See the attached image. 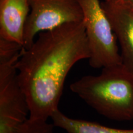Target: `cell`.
<instances>
[{"instance_id":"obj_4","label":"cell","mask_w":133,"mask_h":133,"mask_svg":"<svg viewBox=\"0 0 133 133\" xmlns=\"http://www.w3.org/2000/svg\"><path fill=\"white\" fill-rule=\"evenodd\" d=\"M89 48V63L95 69L122 64L118 41L99 0H79Z\"/></svg>"},{"instance_id":"obj_5","label":"cell","mask_w":133,"mask_h":133,"mask_svg":"<svg viewBox=\"0 0 133 133\" xmlns=\"http://www.w3.org/2000/svg\"><path fill=\"white\" fill-rule=\"evenodd\" d=\"M30 12L24 34V49L32 45L37 34L84 20L79 0H29Z\"/></svg>"},{"instance_id":"obj_9","label":"cell","mask_w":133,"mask_h":133,"mask_svg":"<svg viewBox=\"0 0 133 133\" xmlns=\"http://www.w3.org/2000/svg\"><path fill=\"white\" fill-rule=\"evenodd\" d=\"M54 124L48 121L29 119L25 123L21 133H54Z\"/></svg>"},{"instance_id":"obj_3","label":"cell","mask_w":133,"mask_h":133,"mask_svg":"<svg viewBox=\"0 0 133 133\" xmlns=\"http://www.w3.org/2000/svg\"><path fill=\"white\" fill-rule=\"evenodd\" d=\"M24 47L0 38V133H21L30 115L16 64Z\"/></svg>"},{"instance_id":"obj_1","label":"cell","mask_w":133,"mask_h":133,"mask_svg":"<svg viewBox=\"0 0 133 133\" xmlns=\"http://www.w3.org/2000/svg\"><path fill=\"white\" fill-rule=\"evenodd\" d=\"M84 21L41 32L16 64L17 78L29 106V118L48 121L62 94L68 74L76 62L89 59Z\"/></svg>"},{"instance_id":"obj_6","label":"cell","mask_w":133,"mask_h":133,"mask_svg":"<svg viewBox=\"0 0 133 133\" xmlns=\"http://www.w3.org/2000/svg\"><path fill=\"white\" fill-rule=\"evenodd\" d=\"M101 5L120 47L122 64L133 74V11L105 1Z\"/></svg>"},{"instance_id":"obj_2","label":"cell","mask_w":133,"mask_h":133,"mask_svg":"<svg viewBox=\"0 0 133 133\" xmlns=\"http://www.w3.org/2000/svg\"><path fill=\"white\" fill-rule=\"evenodd\" d=\"M84 76L70 89L101 115L116 121L133 119V74L123 64Z\"/></svg>"},{"instance_id":"obj_8","label":"cell","mask_w":133,"mask_h":133,"mask_svg":"<svg viewBox=\"0 0 133 133\" xmlns=\"http://www.w3.org/2000/svg\"><path fill=\"white\" fill-rule=\"evenodd\" d=\"M54 126L67 133H133V129H120L103 126L97 123L75 119L61 112L59 109L51 116Z\"/></svg>"},{"instance_id":"obj_10","label":"cell","mask_w":133,"mask_h":133,"mask_svg":"<svg viewBox=\"0 0 133 133\" xmlns=\"http://www.w3.org/2000/svg\"><path fill=\"white\" fill-rule=\"evenodd\" d=\"M104 1L113 4L122 5L133 11V0H104Z\"/></svg>"},{"instance_id":"obj_7","label":"cell","mask_w":133,"mask_h":133,"mask_svg":"<svg viewBox=\"0 0 133 133\" xmlns=\"http://www.w3.org/2000/svg\"><path fill=\"white\" fill-rule=\"evenodd\" d=\"M30 10L29 0H0V38L24 47V29Z\"/></svg>"}]
</instances>
